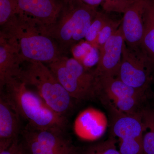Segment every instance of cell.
<instances>
[{"mask_svg": "<svg viewBox=\"0 0 154 154\" xmlns=\"http://www.w3.org/2000/svg\"><path fill=\"white\" fill-rule=\"evenodd\" d=\"M143 119L147 132L143 134V147L144 154H154V112L142 110Z\"/></svg>", "mask_w": 154, "mask_h": 154, "instance_id": "cell-16", "label": "cell"}, {"mask_svg": "<svg viewBox=\"0 0 154 154\" xmlns=\"http://www.w3.org/2000/svg\"><path fill=\"white\" fill-rule=\"evenodd\" d=\"M121 22L122 20H114L110 18L98 34L94 46L101 49L118 30Z\"/></svg>", "mask_w": 154, "mask_h": 154, "instance_id": "cell-18", "label": "cell"}, {"mask_svg": "<svg viewBox=\"0 0 154 154\" xmlns=\"http://www.w3.org/2000/svg\"><path fill=\"white\" fill-rule=\"evenodd\" d=\"M17 0H0V25L5 26L17 16Z\"/></svg>", "mask_w": 154, "mask_h": 154, "instance_id": "cell-19", "label": "cell"}, {"mask_svg": "<svg viewBox=\"0 0 154 154\" xmlns=\"http://www.w3.org/2000/svg\"><path fill=\"white\" fill-rule=\"evenodd\" d=\"M0 154H28L22 141L14 143L6 149L0 151Z\"/></svg>", "mask_w": 154, "mask_h": 154, "instance_id": "cell-24", "label": "cell"}, {"mask_svg": "<svg viewBox=\"0 0 154 154\" xmlns=\"http://www.w3.org/2000/svg\"><path fill=\"white\" fill-rule=\"evenodd\" d=\"M116 140L111 137L107 140L97 144L99 154H121L115 146Z\"/></svg>", "mask_w": 154, "mask_h": 154, "instance_id": "cell-23", "label": "cell"}, {"mask_svg": "<svg viewBox=\"0 0 154 154\" xmlns=\"http://www.w3.org/2000/svg\"><path fill=\"white\" fill-rule=\"evenodd\" d=\"M110 18L105 13L98 11L87 31L85 40L94 46L98 34Z\"/></svg>", "mask_w": 154, "mask_h": 154, "instance_id": "cell-17", "label": "cell"}, {"mask_svg": "<svg viewBox=\"0 0 154 154\" xmlns=\"http://www.w3.org/2000/svg\"><path fill=\"white\" fill-rule=\"evenodd\" d=\"M80 1L88 7L97 9L99 6L102 5L103 0H80Z\"/></svg>", "mask_w": 154, "mask_h": 154, "instance_id": "cell-25", "label": "cell"}, {"mask_svg": "<svg viewBox=\"0 0 154 154\" xmlns=\"http://www.w3.org/2000/svg\"><path fill=\"white\" fill-rule=\"evenodd\" d=\"M59 128H35L27 124L21 133L28 154H78V150Z\"/></svg>", "mask_w": 154, "mask_h": 154, "instance_id": "cell-5", "label": "cell"}, {"mask_svg": "<svg viewBox=\"0 0 154 154\" xmlns=\"http://www.w3.org/2000/svg\"><path fill=\"white\" fill-rule=\"evenodd\" d=\"M3 28L1 33L16 46L23 62L49 64L61 56L51 37L17 15Z\"/></svg>", "mask_w": 154, "mask_h": 154, "instance_id": "cell-1", "label": "cell"}, {"mask_svg": "<svg viewBox=\"0 0 154 154\" xmlns=\"http://www.w3.org/2000/svg\"><path fill=\"white\" fill-rule=\"evenodd\" d=\"M36 93L54 111L66 117L73 108V99L62 86L48 67L41 62H30L19 79Z\"/></svg>", "mask_w": 154, "mask_h": 154, "instance_id": "cell-3", "label": "cell"}, {"mask_svg": "<svg viewBox=\"0 0 154 154\" xmlns=\"http://www.w3.org/2000/svg\"><path fill=\"white\" fill-rule=\"evenodd\" d=\"M100 58V50L97 47L93 46L81 63L85 68L90 70L94 66H97Z\"/></svg>", "mask_w": 154, "mask_h": 154, "instance_id": "cell-22", "label": "cell"}, {"mask_svg": "<svg viewBox=\"0 0 154 154\" xmlns=\"http://www.w3.org/2000/svg\"><path fill=\"white\" fill-rule=\"evenodd\" d=\"M125 42L121 27L102 46L94 72L96 78H116L121 65Z\"/></svg>", "mask_w": 154, "mask_h": 154, "instance_id": "cell-9", "label": "cell"}, {"mask_svg": "<svg viewBox=\"0 0 154 154\" xmlns=\"http://www.w3.org/2000/svg\"><path fill=\"white\" fill-rule=\"evenodd\" d=\"M93 46H94L86 40H82L74 44L71 48L73 58L81 63Z\"/></svg>", "mask_w": 154, "mask_h": 154, "instance_id": "cell-20", "label": "cell"}, {"mask_svg": "<svg viewBox=\"0 0 154 154\" xmlns=\"http://www.w3.org/2000/svg\"><path fill=\"white\" fill-rule=\"evenodd\" d=\"M129 1V0H103L101 6L105 12L123 14Z\"/></svg>", "mask_w": 154, "mask_h": 154, "instance_id": "cell-21", "label": "cell"}, {"mask_svg": "<svg viewBox=\"0 0 154 154\" xmlns=\"http://www.w3.org/2000/svg\"><path fill=\"white\" fill-rule=\"evenodd\" d=\"M23 62L16 46L8 37L0 36V89L2 91L7 83L19 79L22 72L20 64Z\"/></svg>", "mask_w": 154, "mask_h": 154, "instance_id": "cell-14", "label": "cell"}, {"mask_svg": "<svg viewBox=\"0 0 154 154\" xmlns=\"http://www.w3.org/2000/svg\"><path fill=\"white\" fill-rule=\"evenodd\" d=\"M140 48L154 66V0H149L146 7Z\"/></svg>", "mask_w": 154, "mask_h": 154, "instance_id": "cell-15", "label": "cell"}, {"mask_svg": "<svg viewBox=\"0 0 154 154\" xmlns=\"http://www.w3.org/2000/svg\"><path fill=\"white\" fill-rule=\"evenodd\" d=\"M4 89L5 94L22 119L28 122L27 124L40 129L55 128L66 130L67 117L54 111L36 92L30 90L19 79L9 81Z\"/></svg>", "mask_w": 154, "mask_h": 154, "instance_id": "cell-2", "label": "cell"}, {"mask_svg": "<svg viewBox=\"0 0 154 154\" xmlns=\"http://www.w3.org/2000/svg\"><path fill=\"white\" fill-rule=\"evenodd\" d=\"M63 7L56 24L45 34L55 38L63 46L72 44V38L84 3L80 0H63Z\"/></svg>", "mask_w": 154, "mask_h": 154, "instance_id": "cell-10", "label": "cell"}, {"mask_svg": "<svg viewBox=\"0 0 154 154\" xmlns=\"http://www.w3.org/2000/svg\"><path fill=\"white\" fill-rule=\"evenodd\" d=\"M83 154H99L97 144L91 146Z\"/></svg>", "mask_w": 154, "mask_h": 154, "instance_id": "cell-26", "label": "cell"}, {"mask_svg": "<svg viewBox=\"0 0 154 154\" xmlns=\"http://www.w3.org/2000/svg\"><path fill=\"white\" fill-rule=\"evenodd\" d=\"M17 15L45 33L56 24L63 7L57 0H17Z\"/></svg>", "mask_w": 154, "mask_h": 154, "instance_id": "cell-7", "label": "cell"}, {"mask_svg": "<svg viewBox=\"0 0 154 154\" xmlns=\"http://www.w3.org/2000/svg\"><path fill=\"white\" fill-rule=\"evenodd\" d=\"M107 116L94 107H88L81 111L75 119L74 131L83 140L95 141L105 134L108 126Z\"/></svg>", "mask_w": 154, "mask_h": 154, "instance_id": "cell-12", "label": "cell"}, {"mask_svg": "<svg viewBox=\"0 0 154 154\" xmlns=\"http://www.w3.org/2000/svg\"><path fill=\"white\" fill-rule=\"evenodd\" d=\"M21 116L5 93L0 97V151L19 140L23 129Z\"/></svg>", "mask_w": 154, "mask_h": 154, "instance_id": "cell-11", "label": "cell"}, {"mask_svg": "<svg viewBox=\"0 0 154 154\" xmlns=\"http://www.w3.org/2000/svg\"><path fill=\"white\" fill-rule=\"evenodd\" d=\"M149 0H129L120 25L125 43L134 49L140 48L143 36L144 15Z\"/></svg>", "mask_w": 154, "mask_h": 154, "instance_id": "cell-8", "label": "cell"}, {"mask_svg": "<svg viewBox=\"0 0 154 154\" xmlns=\"http://www.w3.org/2000/svg\"></svg>", "mask_w": 154, "mask_h": 154, "instance_id": "cell-27", "label": "cell"}, {"mask_svg": "<svg viewBox=\"0 0 154 154\" xmlns=\"http://www.w3.org/2000/svg\"><path fill=\"white\" fill-rule=\"evenodd\" d=\"M154 70L151 61L140 48L134 49L125 43L116 78L131 87L146 91Z\"/></svg>", "mask_w": 154, "mask_h": 154, "instance_id": "cell-6", "label": "cell"}, {"mask_svg": "<svg viewBox=\"0 0 154 154\" xmlns=\"http://www.w3.org/2000/svg\"><path fill=\"white\" fill-rule=\"evenodd\" d=\"M146 92L131 87L117 78H96V99H99L105 105L127 97L144 100Z\"/></svg>", "mask_w": 154, "mask_h": 154, "instance_id": "cell-13", "label": "cell"}, {"mask_svg": "<svg viewBox=\"0 0 154 154\" xmlns=\"http://www.w3.org/2000/svg\"><path fill=\"white\" fill-rule=\"evenodd\" d=\"M48 64L58 81L73 99H96V77L94 71L91 72L85 68L73 58L61 56Z\"/></svg>", "mask_w": 154, "mask_h": 154, "instance_id": "cell-4", "label": "cell"}]
</instances>
